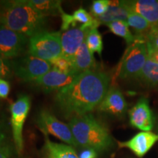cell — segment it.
<instances>
[{
    "label": "cell",
    "mask_w": 158,
    "mask_h": 158,
    "mask_svg": "<svg viewBox=\"0 0 158 158\" xmlns=\"http://www.w3.org/2000/svg\"><path fill=\"white\" fill-rule=\"evenodd\" d=\"M2 140H3V137H2V136L0 135V141H1Z\"/></svg>",
    "instance_id": "cell-33"
},
{
    "label": "cell",
    "mask_w": 158,
    "mask_h": 158,
    "mask_svg": "<svg viewBox=\"0 0 158 158\" xmlns=\"http://www.w3.org/2000/svg\"><path fill=\"white\" fill-rule=\"evenodd\" d=\"M130 123L133 127L141 131H151L153 129L155 118L150 108L149 100L142 98L129 110Z\"/></svg>",
    "instance_id": "cell-10"
},
{
    "label": "cell",
    "mask_w": 158,
    "mask_h": 158,
    "mask_svg": "<svg viewBox=\"0 0 158 158\" xmlns=\"http://www.w3.org/2000/svg\"><path fill=\"white\" fill-rule=\"evenodd\" d=\"M110 78L102 71L93 70L79 74L56 92L54 102L64 118L90 114L98 107L109 89Z\"/></svg>",
    "instance_id": "cell-1"
},
{
    "label": "cell",
    "mask_w": 158,
    "mask_h": 158,
    "mask_svg": "<svg viewBox=\"0 0 158 158\" xmlns=\"http://www.w3.org/2000/svg\"><path fill=\"white\" fill-rule=\"evenodd\" d=\"M147 45V51H148V58H149L153 62H155L158 64V50L154 48V47L148 44Z\"/></svg>",
    "instance_id": "cell-32"
},
{
    "label": "cell",
    "mask_w": 158,
    "mask_h": 158,
    "mask_svg": "<svg viewBox=\"0 0 158 158\" xmlns=\"http://www.w3.org/2000/svg\"><path fill=\"white\" fill-rule=\"evenodd\" d=\"M129 8L126 5L124 1H110L109 7L106 14L97 20L101 23L107 25L114 21H127Z\"/></svg>",
    "instance_id": "cell-18"
},
{
    "label": "cell",
    "mask_w": 158,
    "mask_h": 158,
    "mask_svg": "<svg viewBox=\"0 0 158 158\" xmlns=\"http://www.w3.org/2000/svg\"><path fill=\"white\" fill-rule=\"evenodd\" d=\"M72 15L73 27H76L78 23H81V27L90 30L92 29H95L100 26V23L97 20V19L89 14L86 10L80 7L74 12Z\"/></svg>",
    "instance_id": "cell-23"
},
{
    "label": "cell",
    "mask_w": 158,
    "mask_h": 158,
    "mask_svg": "<svg viewBox=\"0 0 158 158\" xmlns=\"http://www.w3.org/2000/svg\"><path fill=\"white\" fill-rule=\"evenodd\" d=\"M47 17L27 0L0 2V25L31 37L44 29Z\"/></svg>",
    "instance_id": "cell-2"
},
{
    "label": "cell",
    "mask_w": 158,
    "mask_h": 158,
    "mask_svg": "<svg viewBox=\"0 0 158 158\" xmlns=\"http://www.w3.org/2000/svg\"><path fill=\"white\" fill-rule=\"evenodd\" d=\"M158 141V134L141 131L127 141H118L119 148H127L138 157H143Z\"/></svg>",
    "instance_id": "cell-11"
},
{
    "label": "cell",
    "mask_w": 158,
    "mask_h": 158,
    "mask_svg": "<svg viewBox=\"0 0 158 158\" xmlns=\"http://www.w3.org/2000/svg\"><path fill=\"white\" fill-rule=\"evenodd\" d=\"M127 7L142 15L152 27H158V0L124 1Z\"/></svg>",
    "instance_id": "cell-15"
},
{
    "label": "cell",
    "mask_w": 158,
    "mask_h": 158,
    "mask_svg": "<svg viewBox=\"0 0 158 158\" xmlns=\"http://www.w3.org/2000/svg\"><path fill=\"white\" fill-rule=\"evenodd\" d=\"M85 42L92 54L97 53L101 56L103 49V43H102V35L99 32L98 28L92 29L88 31Z\"/></svg>",
    "instance_id": "cell-24"
},
{
    "label": "cell",
    "mask_w": 158,
    "mask_h": 158,
    "mask_svg": "<svg viewBox=\"0 0 158 158\" xmlns=\"http://www.w3.org/2000/svg\"><path fill=\"white\" fill-rule=\"evenodd\" d=\"M31 108L30 97L21 94L10 106L11 126L15 150L21 155L23 150V129Z\"/></svg>",
    "instance_id": "cell-8"
},
{
    "label": "cell",
    "mask_w": 158,
    "mask_h": 158,
    "mask_svg": "<svg viewBox=\"0 0 158 158\" xmlns=\"http://www.w3.org/2000/svg\"><path fill=\"white\" fill-rule=\"evenodd\" d=\"M108 0H95L92 2L91 7V13L92 16L95 19L101 17L102 15L106 14L108 7H109Z\"/></svg>",
    "instance_id": "cell-26"
},
{
    "label": "cell",
    "mask_w": 158,
    "mask_h": 158,
    "mask_svg": "<svg viewBox=\"0 0 158 158\" xmlns=\"http://www.w3.org/2000/svg\"><path fill=\"white\" fill-rule=\"evenodd\" d=\"M146 42L158 50V27H153L146 37Z\"/></svg>",
    "instance_id": "cell-27"
},
{
    "label": "cell",
    "mask_w": 158,
    "mask_h": 158,
    "mask_svg": "<svg viewBox=\"0 0 158 158\" xmlns=\"http://www.w3.org/2000/svg\"><path fill=\"white\" fill-rule=\"evenodd\" d=\"M69 120L68 126L78 148H90L102 153L113 147V139L107 127L91 113Z\"/></svg>",
    "instance_id": "cell-3"
},
{
    "label": "cell",
    "mask_w": 158,
    "mask_h": 158,
    "mask_svg": "<svg viewBox=\"0 0 158 158\" xmlns=\"http://www.w3.org/2000/svg\"><path fill=\"white\" fill-rule=\"evenodd\" d=\"M89 30L81 26L73 27L61 33V45L62 55L72 60L77 51L86 40V37Z\"/></svg>",
    "instance_id": "cell-12"
},
{
    "label": "cell",
    "mask_w": 158,
    "mask_h": 158,
    "mask_svg": "<svg viewBox=\"0 0 158 158\" xmlns=\"http://www.w3.org/2000/svg\"><path fill=\"white\" fill-rule=\"evenodd\" d=\"M73 68L76 75H79L86 71L96 70V62L94 54L91 52L86 45V42L77 51L72 59Z\"/></svg>",
    "instance_id": "cell-17"
},
{
    "label": "cell",
    "mask_w": 158,
    "mask_h": 158,
    "mask_svg": "<svg viewBox=\"0 0 158 158\" xmlns=\"http://www.w3.org/2000/svg\"><path fill=\"white\" fill-rule=\"evenodd\" d=\"M79 158H97L98 152L93 149L90 148H82L78 154Z\"/></svg>",
    "instance_id": "cell-30"
},
{
    "label": "cell",
    "mask_w": 158,
    "mask_h": 158,
    "mask_svg": "<svg viewBox=\"0 0 158 158\" xmlns=\"http://www.w3.org/2000/svg\"><path fill=\"white\" fill-rule=\"evenodd\" d=\"M29 37L0 25V56L4 59L19 57L29 43Z\"/></svg>",
    "instance_id": "cell-9"
},
{
    "label": "cell",
    "mask_w": 158,
    "mask_h": 158,
    "mask_svg": "<svg viewBox=\"0 0 158 158\" xmlns=\"http://www.w3.org/2000/svg\"><path fill=\"white\" fill-rule=\"evenodd\" d=\"M29 54L51 62L62 55L61 32L43 30L29 37Z\"/></svg>",
    "instance_id": "cell-4"
},
{
    "label": "cell",
    "mask_w": 158,
    "mask_h": 158,
    "mask_svg": "<svg viewBox=\"0 0 158 158\" xmlns=\"http://www.w3.org/2000/svg\"><path fill=\"white\" fill-rule=\"evenodd\" d=\"M78 75L65 74L52 68L40 78H37L33 83L43 89L45 92H52L62 89L70 84Z\"/></svg>",
    "instance_id": "cell-13"
},
{
    "label": "cell",
    "mask_w": 158,
    "mask_h": 158,
    "mask_svg": "<svg viewBox=\"0 0 158 158\" xmlns=\"http://www.w3.org/2000/svg\"><path fill=\"white\" fill-rule=\"evenodd\" d=\"M98 108L100 111L122 117L127 111V104L121 91L112 87L108 89Z\"/></svg>",
    "instance_id": "cell-14"
},
{
    "label": "cell",
    "mask_w": 158,
    "mask_h": 158,
    "mask_svg": "<svg viewBox=\"0 0 158 158\" xmlns=\"http://www.w3.org/2000/svg\"><path fill=\"white\" fill-rule=\"evenodd\" d=\"M52 68L65 74H75L72 61L62 55L51 62ZM76 75V74H75Z\"/></svg>",
    "instance_id": "cell-25"
},
{
    "label": "cell",
    "mask_w": 158,
    "mask_h": 158,
    "mask_svg": "<svg viewBox=\"0 0 158 158\" xmlns=\"http://www.w3.org/2000/svg\"><path fill=\"white\" fill-rule=\"evenodd\" d=\"M10 67L18 78L31 82L52 69L50 62L30 54L14 59L11 62Z\"/></svg>",
    "instance_id": "cell-6"
},
{
    "label": "cell",
    "mask_w": 158,
    "mask_h": 158,
    "mask_svg": "<svg viewBox=\"0 0 158 158\" xmlns=\"http://www.w3.org/2000/svg\"><path fill=\"white\" fill-rule=\"evenodd\" d=\"M140 81L150 87L158 86V64L149 58L138 75L137 78Z\"/></svg>",
    "instance_id": "cell-21"
},
{
    "label": "cell",
    "mask_w": 158,
    "mask_h": 158,
    "mask_svg": "<svg viewBox=\"0 0 158 158\" xmlns=\"http://www.w3.org/2000/svg\"><path fill=\"white\" fill-rule=\"evenodd\" d=\"M127 22L129 27L135 32V37L137 38L146 40L147 35L152 27L147 20L138 13L129 9Z\"/></svg>",
    "instance_id": "cell-19"
},
{
    "label": "cell",
    "mask_w": 158,
    "mask_h": 158,
    "mask_svg": "<svg viewBox=\"0 0 158 158\" xmlns=\"http://www.w3.org/2000/svg\"><path fill=\"white\" fill-rule=\"evenodd\" d=\"M10 74V66L0 56V78L5 79Z\"/></svg>",
    "instance_id": "cell-29"
},
{
    "label": "cell",
    "mask_w": 158,
    "mask_h": 158,
    "mask_svg": "<svg viewBox=\"0 0 158 158\" xmlns=\"http://www.w3.org/2000/svg\"><path fill=\"white\" fill-rule=\"evenodd\" d=\"M10 91V86L9 82L5 79L0 78V98H7Z\"/></svg>",
    "instance_id": "cell-28"
},
{
    "label": "cell",
    "mask_w": 158,
    "mask_h": 158,
    "mask_svg": "<svg viewBox=\"0 0 158 158\" xmlns=\"http://www.w3.org/2000/svg\"><path fill=\"white\" fill-rule=\"evenodd\" d=\"M29 2L43 15H60L64 13L61 1L56 0H29Z\"/></svg>",
    "instance_id": "cell-20"
},
{
    "label": "cell",
    "mask_w": 158,
    "mask_h": 158,
    "mask_svg": "<svg viewBox=\"0 0 158 158\" xmlns=\"http://www.w3.org/2000/svg\"><path fill=\"white\" fill-rule=\"evenodd\" d=\"M11 152L10 147L2 140L0 141V158H10Z\"/></svg>",
    "instance_id": "cell-31"
},
{
    "label": "cell",
    "mask_w": 158,
    "mask_h": 158,
    "mask_svg": "<svg viewBox=\"0 0 158 158\" xmlns=\"http://www.w3.org/2000/svg\"><path fill=\"white\" fill-rule=\"evenodd\" d=\"M37 125L43 134L52 135L73 148H78L68 124L58 119L47 109L39 112L37 117Z\"/></svg>",
    "instance_id": "cell-7"
},
{
    "label": "cell",
    "mask_w": 158,
    "mask_h": 158,
    "mask_svg": "<svg viewBox=\"0 0 158 158\" xmlns=\"http://www.w3.org/2000/svg\"><path fill=\"white\" fill-rule=\"evenodd\" d=\"M148 59L147 42L138 39L129 45L124 55L118 69V76L121 79H136L145 65Z\"/></svg>",
    "instance_id": "cell-5"
},
{
    "label": "cell",
    "mask_w": 158,
    "mask_h": 158,
    "mask_svg": "<svg viewBox=\"0 0 158 158\" xmlns=\"http://www.w3.org/2000/svg\"><path fill=\"white\" fill-rule=\"evenodd\" d=\"M44 135V145L42 149V158H79L73 147L68 144L56 143Z\"/></svg>",
    "instance_id": "cell-16"
},
{
    "label": "cell",
    "mask_w": 158,
    "mask_h": 158,
    "mask_svg": "<svg viewBox=\"0 0 158 158\" xmlns=\"http://www.w3.org/2000/svg\"><path fill=\"white\" fill-rule=\"evenodd\" d=\"M106 26L113 34L122 37L128 45H132L138 39L135 37V35L132 34L129 25L126 21H114L108 23Z\"/></svg>",
    "instance_id": "cell-22"
}]
</instances>
